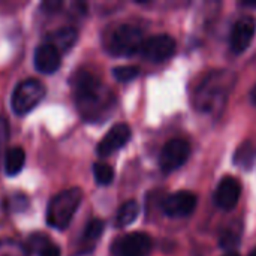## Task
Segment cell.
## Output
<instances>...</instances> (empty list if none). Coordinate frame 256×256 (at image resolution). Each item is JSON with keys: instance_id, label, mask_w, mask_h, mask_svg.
I'll return each instance as SVG.
<instances>
[{"instance_id": "9c48e42d", "label": "cell", "mask_w": 256, "mask_h": 256, "mask_svg": "<svg viewBox=\"0 0 256 256\" xmlns=\"http://www.w3.org/2000/svg\"><path fill=\"white\" fill-rule=\"evenodd\" d=\"M196 208V196L190 192H177L166 196L162 202V210L170 218H186Z\"/></svg>"}, {"instance_id": "ffe728a7", "label": "cell", "mask_w": 256, "mask_h": 256, "mask_svg": "<svg viewBox=\"0 0 256 256\" xmlns=\"http://www.w3.org/2000/svg\"><path fill=\"white\" fill-rule=\"evenodd\" d=\"M112 75L120 82H128L140 75V68L136 66H117L112 69Z\"/></svg>"}, {"instance_id": "4316f807", "label": "cell", "mask_w": 256, "mask_h": 256, "mask_svg": "<svg viewBox=\"0 0 256 256\" xmlns=\"http://www.w3.org/2000/svg\"><path fill=\"white\" fill-rule=\"evenodd\" d=\"M249 256H256V249H254V250L250 252V255H249Z\"/></svg>"}, {"instance_id": "ba28073f", "label": "cell", "mask_w": 256, "mask_h": 256, "mask_svg": "<svg viewBox=\"0 0 256 256\" xmlns=\"http://www.w3.org/2000/svg\"><path fill=\"white\" fill-rule=\"evenodd\" d=\"M256 32V20L252 15H246L242 16L232 27L231 30V36H230V46L236 54H242L244 52Z\"/></svg>"}, {"instance_id": "52a82bcc", "label": "cell", "mask_w": 256, "mask_h": 256, "mask_svg": "<svg viewBox=\"0 0 256 256\" xmlns=\"http://www.w3.org/2000/svg\"><path fill=\"white\" fill-rule=\"evenodd\" d=\"M176 40L170 34H154L144 40L141 54L150 62H165L176 52Z\"/></svg>"}, {"instance_id": "3957f363", "label": "cell", "mask_w": 256, "mask_h": 256, "mask_svg": "<svg viewBox=\"0 0 256 256\" xmlns=\"http://www.w3.org/2000/svg\"><path fill=\"white\" fill-rule=\"evenodd\" d=\"M82 201V192L78 188H72L56 195L46 210V222L54 230H66L70 224L75 212Z\"/></svg>"}, {"instance_id": "4fadbf2b", "label": "cell", "mask_w": 256, "mask_h": 256, "mask_svg": "<svg viewBox=\"0 0 256 256\" xmlns=\"http://www.w3.org/2000/svg\"><path fill=\"white\" fill-rule=\"evenodd\" d=\"M33 60H34V68L40 74H46V75L54 74L60 68V64H62L58 50L56 46H52L51 44H48V42L46 44H40L36 48Z\"/></svg>"}, {"instance_id": "d4e9b609", "label": "cell", "mask_w": 256, "mask_h": 256, "mask_svg": "<svg viewBox=\"0 0 256 256\" xmlns=\"http://www.w3.org/2000/svg\"><path fill=\"white\" fill-rule=\"evenodd\" d=\"M243 4L249 8H256V2H243Z\"/></svg>"}, {"instance_id": "ac0fdd59", "label": "cell", "mask_w": 256, "mask_h": 256, "mask_svg": "<svg viewBox=\"0 0 256 256\" xmlns=\"http://www.w3.org/2000/svg\"><path fill=\"white\" fill-rule=\"evenodd\" d=\"M255 158H256L255 147H254L250 142H243V144L237 148V152H236L234 162H236V165H238V166H242V168L249 170V168L254 165Z\"/></svg>"}, {"instance_id": "5bb4252c", "label": "cell", "mask_w": 256, "mask_h": 256, "mask_svg": "<svg viewBox=\"0 0 256 256\" xmlns=\"http://www.w3.org/2000/svg\"><path fill=\"white\" fill-rule=\"evenodd\" d=\"M76 40H78V30L72 26L62 27L48 34V44L56 46L58 50V52L69 51L75 45Z\"/></svg>"}, {"instance_id": "d6986e66", "label": "cell", "mask_w": 256, "mask_h": 256, "mask_svg": "<svg viewBox=\"0 0 256 256\" xmlns=\"http://www.w3.org/2000/svg\"><path fill=\"white\" fill-rule=\"evenodd\" d=\"M93 174H94V178H96L98 184H100V186L110 184L112 182V178H114L112 168L110 165L100 164V162H98V164L93 165Z\"/></svg>"}, {"instance_id": "2e32d148", "label": "cell", "mask_w": 256, "mask_h": 256, "mask_svg": "<svg viewBox=\"0 0 256 256\" xmlns=\"http://www.w3.org/2000/svg\"><path fill=\"white\" fill-rule=\"evenodd\" d=\"M104 222L99 220V219H93L87 224L86 230H84V234L81 237V243L84 246V252H88L93 249V246L96 244L98 238L102 236L104 232Z\"/></svg>"}, {"instance_id": "484cf974", "label": "cell", "mask_w": 256, "mask_h": 256, "mask_svg": "<svg viewBox=\"0 0 256 256\" xmlns=\"http://www.w3.org/2000/svg\"><path fill=\"white\" fill-rule=\"evenodd\" d=\"M225 256H240V255H238V254H236V252H228Z\"/></svg>"}, {"instance_id": "cb8c5ba5", "label": "cell", "mask_w": 256, "mask_h": 256, "mask_svg": "<svg viewBox=\"0 0 256 256\" xmlns=\"http://www.w3.org/2000/svg\"><path fill=\"white\" fill-rule=\"evenodd\" d=\"M250 100H252V104H254V105H256V84L254 86L252 92H250Z\"/></svg>"}, {"instance_id": "7402d4cb", "label": "cell", "mask_w": 256, "mask_h": 256, "mask_svg": "<svg viewBox=\"0 0 256 256\" xmlns=\"http://www.w3.org/2000/svg\"><path fill=\"white\" fill-rule=\"evenodd\" d=\"M9 138V124L6 122V118L0 117V146L4 144Z\"/></svg>"}, {"instance_id": "8fae6325", "label": "cell", "mask_w": 256, "mask_h": 256, "mask_svg": "<svg viewBox=\"0 0 256 256\" xmlns=\"http://www.w3.org/2000/svg\"><path fill=\"white\" fill-rule=\"evenodd\" d=\"M129 140H130V128L124 123H118L112 126L106 132V135L100 140L96 152L100 158H106L116 153L117 150H120L122 147H124Z\"/></svg>"}, {"instance_id": "5b68a950", "label": "cell", "mask_w": 256, "mask_h": 256, "mask_svg": "<svg viewBox=\"0 0 256 256\" xmlns=\"http://www.w3.org/2000/svg\"><path fill=\"white\" fill-rule=\"evenodd\" d=\"M44 96H45V87L40 81L34 78L24 80L14 88L10 98L12 110L15 114L24 116L32 110H34L40 104Z\"/></svg>"}, {"instance_id": "e0dca14e", "label": "cell", "mask_w": 256, "mask_h": 256, "mask_svg": "<svg viewBox=\"0 0 256 256\" xmlns=\"http://www.w3.org/2000/svg\"><path fill=\"white\" fill-rule=\"evenodd\" d=\"M138 213H140V206L136 201L130 200V201H126L117 212V218H116V225L118 228H124L130 224H134L138 218Z\"/></svg>"}, {"instance_id": "44dd1931", "label": "cell", "mask_w": 256, "mask_h": 256, "mask_svg": "<svg viewBox=\"0 0 256 256\" xmlns=\"http://www.w3.org/2000/svg\"><path fill=\"white\" fill-rule=\"evenodd\" d=\"M39 256H60V249L46 238L39 248Z\"/></svg>"}, {"instance_id": "6da1fadb", "label": "cell", "mask_w": 256, "mask_h": 256, "mask_svg": "<svg viewBox=\"0 0 256 256\" xmlns=\"http://www.w3.org/2000/svg\"><path fill=\"white\" fill-rule=\"evenodd\" d=\"M72 88L78 110L87 122L100 120L112 110L114 94L90 72H78L72 78Z\"/></svg>"}, {"instance_id": "277c9868", "label": "cell", "mask_w": 256, "mask_h": 256, "mask_svg": "<svg viewBox=\"0 0 256 256\" xmlns=\"http://www.w3.org/2000/svg\"><path fill=\"white\" fill-rule=\"evenodd\" d=\"M142 32L140 27L132 24H122L116 27L106 42V48L112 56L128 57L141 51L144 44Z\"/></svg>"}, {"instance_id": "7a4b0ae2", "label": "cell", "mask_w": 256, "mask_h": 256, "mask_svg": "<svg viewBox=\"0 0 256 256\" xmlns=\"http://www.w3.org/2000/svg\"><path fill=\"white\" fill-rule=\"evenodd\" d=\"M234 75L230 72H214L208 75L195 92V106L212 112L224 106L231 88Z\"/></svg>"}, {"instance_id": "7c38bea8", "label": "cell", "mask_w": 256, "mask_h": 256, "mask_svg": "<svg viewBox=\"0 0 256 256\" xmlns=\"http://www.w3.org/2000/svg\"><path fill=\"white\" fill-rule=\"evenodd\" d=\"M242 195V184L234 177H225L216 192H214V202L222 210H232Z\"/></svg>"}, {"instance_id": "603a6c76", "label": "cell", "mask_w": 256, "mask_h": 256, "mask_svg": "<svg viewBox=\"0 0 256 256\" xmlns=\"http://www.w3.org/2000/svg\"><path fill=\"white\" fill-rule=\"evenodd\" d=\"M60 6H62V2H58V0H48V2H44V3H42V8H45V9L50 10V12L57 10Z\"/></svg>"}, {"instance_id": "8992f818", "label": "cell", "mask_w": 256, "mask_h": 256, "mask_svg": "<svg viewBox=\"0 0 256 256\" xmlns=\"http://www.w3.org/2000/svg\"><path fill=\"white\" fill-rule=\"evenodd\" d=\"M190 156V146L188 141L182 138H176L168 141L159 158V165L164 172H172L177 168H180Z\"/></svg>"}, {"instance_id": "30bf717a", "label": "cell", "mask_w": 256, "mask_h": 256, "mask_svg": "<svg viewBox=\"0 0 256 256\" xmlns=\"http://www.w3.org/2000/svg\"><path fill=\"white\" fill-rule=\"evenodd\" d=\"M153 249L152 238L144 232H132L116 244L117 256H148Z\"/></svg>"}, {"instance_id": "9a60e30c", "label": "cell", "mask_w": 256, "mask_h": 256, "mask_svg": "<svg viewBox=\"0 0 256 256\" xmlns=\"http://www.w3.org/2000/svg\"><path fill=\"white\" fill-rule=\"evenodd\" d=\"M26 164V153L21 147H12L6 152L4 158V170L8 176H16L21 172Z\"/></svg>"}]
</instances>
